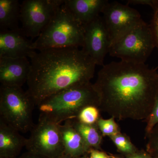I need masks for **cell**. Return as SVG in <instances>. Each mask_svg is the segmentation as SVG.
<instances>
[{
	"label": "cell",
	"mask_w": 158,
	"mask_h": 158,
	"mask_svg": "<svg viewBox=\"0 0 158 158\" xmlns=\"http://www.w3.org/2000/svg\"><path fill=\"white\" fill-rule=\"evenodd\" d=\"M99 109L118 120L147 119L158 90L156 69L120 60L102 66L93 84Z\"/></svg>",
	"instance_id": "cell-1"
},
{
	"label": "cell",
	"mask_w": 158,
	"mask_h": 158,
	"mask_svg": "<svg viewBox=\"0 0 158 158\" xmlns=\"http://www.w3.org/2000/svg\"><path fill=\"white\" fill-rule=\"evenodd\" d=\"M30 59L26 91L36 106L63 90L90 83L96 65L79 48L40 50Z\"/></svg>",
	"instance_id": "cell-2"
},
{
	"label": "cell",
	"mask_w": 158,
	"mask_h": 158,
	"mask_svg": "<svg viewBox=\"0 0 158 158\" xmlns=\"http://www.w3.org/2000/svg\"><path fill=\"white\" fill-rule=\"evenodd\" d=\"M99 97L93 84L90 83L66 89L48 97L37 105L39 117L61 124L77 118L84 108L99 107Z\"/></svg>",
	"instance_id": "cell-3"
},
{
	"label": "cell",
	"mask_w": 158,
	"mask_h": 158,
	"mask_svg": "<svg viewBox=\"0 0 158 158\" xmlns=\"http://www.w3.org/2000/svg\"><path fill=\"white\" fill-rule=\"evenodd\" d=\"M85 32V26L76 18L64 2L47 27L33 42L32 48L38 51L82 47Z\"/></svg>",
	"instance_id": "cell-4"
},
{
	"label": "cell",
	"mask_w": 158,
	"mask_h": 158,
	"mask_svg": "<svg viewBox=\"0 0 158 158\" xmlns=\"http://www.w3.org/2000/svg\"><path fill=\"white\" fill-rule=\"evenodd\" d=\"M155 48L150 26L142 19L111 43L109 53L122 61L144 64Z\"/></svg>",
	"instance_id": "cell-5"
},
{
	"label": "cell",
	"mask_w": 158,
	"mask_h": 158,
	"mask_svg": "<svg viewBox=\"0 0 158 158\" xmlns=\"http://www.w3.org/2000/svg\"><path fill=\"white\" fill-rule=\"evenodd\" d=\"M35 103L21 87H0V120L19 132L31 131L34 124Z\"/></svg>",
	"instance_id": "cell-6"
},
{
	"label": "cell",
	"mask_w": 158,
	"mask_h": 158,
	"mask_svg": "<svg viewBox=\"0 0 158 158\" xmlns=\"http://www.w3.org/2000/svg\"><path fill=\"white\" fill-rule=\"evenodd\" d=\"M64 0H25L21 3V27L23 34L37 37L53 18Z\"/></svg>",
	"instance_id": "cell-7"
},
{
	"label": "cell",
	"mask_w": 158,
	"mask_h": 158,
	"mask_svg": "<svg viewBox=\"0 0 158 158\" xmlns=\"http://www.w3.org/2000/svg\"><path fill=\"white\" fill-rule=\"evenodd\" d=\"M60 125L39 117L27 138L26 146L30 152L51 158L62 155L65 152Z\"/></svg>",
	"instance_id": "cell-8"
},
{
	"label": "cell",
	"mask_w": 158,
	"mask_h": 158,
	"mask_svg": "<svg viewBox=\"0 0 158 158\" xmlns=\"http://www.w3.org/2000/svg\"><path fill=\"white\" fill-rule=\"evenodd\" d=\"M102 14L111 43L142 19L136 9L117 2H108Z\"/></svg>",
	"instance_id": "cell-9"
},
{
	"label": "cell",
	"mask_w": 158,
	"mask_h": 158,
	"mask_svg": "<svg viewBox=\"0 0 158 158\" xmlns=\"http://www.w3.org/2000/svg\"><path fill=\"white\" fill-rule=\"evenodd\" d=\"M84 44L82 50L95 65L103 66L109 53L111 41L102 17L100 15L85 26Z\"/></svg>",
	"instance_id": "cell-10"
},
{
	"label": "cell",
	"mask_w": 158,
	"mask_h": 158,
	"mask_svg": "<svg viewBox=\"0 0 158 158\" xmlns=\"http://www.w3.org/2000/svg\"><path fill=\"white\" fill-rule=\"evenodd\" d=\"M28 38L21 28L0 31V58H31L36 51L32 48L33 42Z\"/></svg>",
	"instance_id": "cell-11"
},
{
	"label": "cell",
	"mask_w": 158,
	"mask_h": 158,
	"mask_svg": "<svg viewBox=\"0 0 158 158\" xmlns=\"http://www.w3.org/2000/svg\"><path fill=\"white\" fill-rule=\"evenodd\" d=\"M30 69L27 58H0L1 85L22 88L27 82Z\"/></svg>",
	"instance_id": "cell-12"
},
{
	"label": "cell",
	"mask_w": 158,
	"mask_h": 158,
	"mask_svg": "<svg viewBox=\"0 0 158 158\" xmlns=\"http://www.w3.org/2000/svg\"><path fill=\"white\" fill-rule=\"evenodd\" d=\"M108 2V0H65L64 4L85 26L100 15Z\"/></svg>",
	"instance_id": "cell-13"
},
{
	"label": "cell",
	"mask_w": 158,
	"mask_h": 158,
	"mask_svg": "<svg viewBox=\"0 0 158 158\" xmlns=\"http://www.w3.org/2000/svg\"><path fill=\"white\" fill-rule=\"evenodd\" d=\"M60 132L62 137L64 152L71 157H77L90 150L84 139L72 124L70 120L60 125Z\"/></svg>",
	"instance_id": "cell-14"
},
{
	"label": "cell",
	"mask_w": 158,
	"mask_h": 158,
	"mask_svg": "<svg viewBox=\"0 0 158 158\" xmlns=\"http://www.w3.org/2000/svg\"><path fill=\"white\" fill-rule=\"evenodd\" d=\"M27 141L17 130L0 120L1 156L12 157L26 146Z\"/></svg>",
	"instance_id": "cell-15"
},
{
	"label": "cell",
	"mask_w": 158,
	"mask_h": 158,
	"mask_svg": "<svg viewBox=\"0 0 158 158\" xmlns=\"http://www.w3.org/2000/svg\"><path fill=\"white\" fill-rule=\"evenodd\" d=\"M21 4L18 0H0V31L20 28Z\"/></svg>",
	"instance_id": "cell-16"
},
{
	"label": "cell",
	"mask_w": 158,
	"mask_h": 158,
	"mask_svg": "<svg viewBox=\"0 0 158 158\" xmlns=\"http://www.w3.org/2000/svg\"><path fill=\"white\" fill-rule=\"evenodd\" d=\"M70 120L74 128L81 135L90 149H100L103 136L96 124H85L77 118Z\"/></svg>",
	"instance_id": "cell-17"
},
{
	"label": "cell",
	"mask_w": 158,
	"mask_h": 158,
	"mask_svg": "<svg viewBox=\"0 0 158 158\" xmlns=\"http://www.w3.org/2000/svg\"><path fill=\"white\" fill-rule=\"evenodd\" d=\"M109 138L116 145L118 151L127 156L133 154L138 151L129 137L126 134L120 132Z\"/></svg>",
	"instance_id": "cell-18"
},
{
	"label": "cell",
	"mask_w": 158,
	"mask_h": 158,
	"mask_svg": "<svg viewBox=\"0 0 158 158\" xmlns=\"http://www.w3.org/2000/svg\"><path fill=\"white\" fill-rule=\"evenodd\" d=\"M115 119L112 117L106 119L100 117L97 122V125L103 137H109L121 132L120 127L115 121Z\"/></svg>",
	"instance_id": "cell-19"
},
{
	"label": "cell",
	"mask_w": 158,
	"mask_h": 158,
	"mask_svg": "<svg viewBox=\"0 0 158 158\" xmlns=\"http://www.w3.org/2000/svg\"><path fill=\"white\" fill-rule=\"evenodd\" d=\"M100 110L98 107L90 106L84 108L80 112L77 119L79 122L85 124H96L97 122L100 118Z\"/></svg>",
	"instance_id": "cell-20"
},
{
	"label": "cell",
	"mask_w": 158,
	"mask_h": 158,
	"mask_svg": "<svg viewBox=\"0 0 158 158\" xmlns=\"http://www.w3.org/2000/svg\"><path fill=\"white\" fill-rule=\"evenodd\" d=\"M145 137L147 138V150L149 154L158 158V123Z\"/></svg>",
	"instance_id": "cell-21"
},
{
	"label": "cell",
	"mask_w": 158,
	"mask_h": 158,
	"mask_svg": "<svg viewBox=\"0 0 158 158\" xmlns=\"http://www.w3.org/2000/svg\"><path fill=\"white\" fill-rule=\"evenodd\" d=\"M145 121L147 123L145 128L146 136L150 132L156 125L158 123V90L152 111Z\"/></svg>",
	"instance_id": "cell-22"
},
{
	"label": "cell",
	"mask_w": 158,
	"mask_h": 158,
	"mask_svg": "<svg viewBox=\"0 0 158 158\" xmlns=\"http://www.w3.org/2000/svg\"><path fill=\"white\" fill-rule=\"evenodd\" d=\"M151 8L153 15L149 24L154 38L156 48L158 50V0H154Z\"/></svg>",
	"instance_id": "cell-23"
},
{
	"label": "cell",
	"mask_w": 158,
	"mask_h": 158,
	"mask_svg": "<svg viewBox=\"0 0 158 158\" xmlns=\"http://www.w3.org/2000/svg\"><path fill=\"white\" fill-rule=\"evenodd\" d=\"M88 153L90 154L89 158H110V156L108 155L104 152L100 150L90 149Z\"/></svg>",
	"instance_id": "cell-24"
},
{
	"label": "cell",
	"mask_w": 158,
	"mask_h": 158,
	"mask_svg": "<svg viewBox=\"0 0 158 158\" xmlns=\"http://www.w3.org/2000/svg\"><path fill=\"white\" fill-rule=\"evenodd\" d=\"M153 2L154 0H128L127 2V5H143L152 7Z\"/></svg>",
	"instance_id": "cell-25"
},
{
	"label": "cell",
	"mask_w": 158,
	"mask_h": 158,
	"mask_svg": "<svg viewBox=\"0 0 158 158\" xmlns=\"http://www.w3.org/2000/svg\"><path fill=\"white\" fill-rule=\"evenodd\" d=\"M39 155L35 154L31 152H30V154L26 156L24 158H40L39 157Z\"/></svg>",
	"instance_id": "cell-26"
},
{
	"label": "cell",
	"mask_w": 158,
	"mask_h": 158,
	"mask_svg": "<svg viewBox=\"0 0 158 158\" xmlns=\"http://www.w3.org/2000/svg\"><path fill=\"white\" fill-rule=\"evenodd\" d=\"M61 156L59 157V158H72L69 155L67 154H65V153H64V156Z\"/></svg>",
	"instance_id": "cell-27"
},
{
	"label": "cell",
	"mask_w": 158,
	"mask_h": 158,
	"mask_svg": "<svg viewBox=\"0 0 158 158\" xmlns=\"http://www.w3.org/2000/svg\"><path fill=\"white\" fill-rule=\"evenodd\" d=\"M110 158H118L115 157L111 156H110Z\"/></svg>",
	"instance_id": "cell-28"
},
{
	"label": "cell",
	"mask_w": 158,
	"mask_h": 158,
	"mask_svg": "<svg viewBox=\"0 0 158 158\" xmlns=\"http://www.w3.org/2000/svg\"><path fill=\"white\" fill-rule=\"evenodd\" d=\"M80 158H86V157H83Z\"/></svg>",
	"instance_id": "cell-29"
}]
</instances>
